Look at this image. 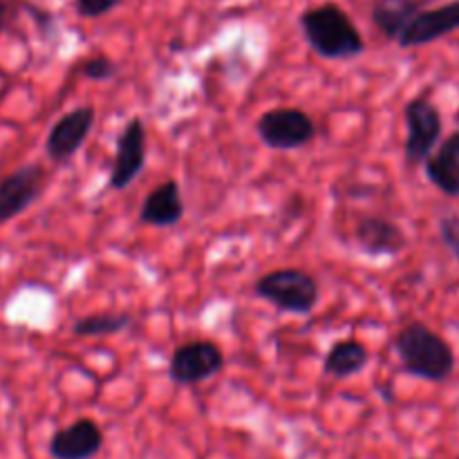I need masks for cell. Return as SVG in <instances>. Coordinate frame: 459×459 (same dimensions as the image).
Instances as JSON below:
<instances>
[{"label": "cell", "mask_w": 459, "mask_h": 459, "mask_svg": "<svg viewBox=\"0 0 459 459\" xmlns=\"http://www.w3.org/2000/svg\"><path fill=\"white\" fill-rule=\"evenodd\" d=\"M309 48L327 61L357 58L366 52V39L350 13L334 3L309 7L299 18Z\"/></svg>", "instance_id": "cell-1"}, {"label": "cell", "mask_w": 459, "mask_h": 459, "mask_svg": "<svg viewBox=\"0 0 459 459\" xmlns=\"http://www.w3.org/2000/svg\"><path fill=\"white\" fill-rule=\"evenodd\" d=\"M393 350L403 372L417 379L442 384L455 370V352L451 343L426 323L411 321L394 334Z\"/></svg>", "instance_id": "cell-2"}, {"label": "cell", "mask_w": 459, "mask_h": 459, "mask_svg": "<svg viewBox=\"0 0 459 459\" xmlns=\"http://www.w3.org/2000/svg\"><path fill=\"white\" fill-rule=\"evenodd\" d=\"M254 291L281 312L307 316L321 299V287L312 273L296 267L276 269L255 281Z\"/></svg>", "instance_id": "cell-3"}, {"label": "cell", "mask_w": 459, "mask_h": 459, "mask_svg": "<svg viewBox=\"0 0 459 459\" xmlns=\"http://www.w3.org/2000/svg\"><path fill=\"white\" fill-rule=\"evenodd\" d=\"M403 119H406V142H403V157L408 166H421L442 139V112L437 110L430 99L415 97L403 108Z\"/></svg>", "instance_id": "cell-4"}, {"label": "cell", "mask_w": 459, "mask_h": 459, "mask_svg": "<svg viewBox=\"0 0 459 459\" xmlns=\"http://www.w3.org/2000/svg\"><path fill=\"white\" fill-rule=\"evenodd\" d=\"M255 133L272 151H296L316 137V124L300 108H273L258 117Z\"/></svg>", "instance_id": "cell-5"}, {"label": "cell", "mask_w": 459, "mask_h": 459, "mask_svg": "<svg viewBox=\"0 0 459 459\" xmlns=\"http://www.w3.org/2000/svg\"><path fill=\"white\" fill-rule=\"evenodd\" d=\"M222 368L224 352L215 341H188L170 354L169 377L178 385H195L213 379Z\"/></svg>", "instance_id": "cell-6"}, {"label": "cell", "mask_w": 459, "mask_h": 459, "mask_svg": "<svg viewBox=\"0 0 459 459\" xmlns=\"http://www.w3.org/2000/svg\"><path fill=\"white\" fill-rule=\"evenodd\" d=\"M146 124H143L142 117H133V119L124 126L119 137H117L115 160H112L110 169L112 191H124V188H128L130 184L142 175L143 166H146Z\"/></svg>", "instance_id": "cell-7"}, {"label": "cell", "mask_w": 459, "mask_h": 459, "mask_svg": "<svg viewBox=\"0 0 459 459\" xmlns=\"http://www.w3.org/2000/svg\"><path fill=\"white\" fill-rule=\"evenodd\" d=\"M94 119H97L94 106H79L74 110L65 112L49 128L48 139H45V155L56 161V164L70 161L81 151L88 134L92 133Z\"/></svg>", "instance_id": "cell-8"}, {"label": "cell", "mask_w": 459, "mask_h": 459, "mask_svg": "<svg viewBox=\"0 0 459 459\" xmlns=\"http://www.w3.org/2000/svg\"><path fill=\"white\" fill-rule=\"evenodd\" d=\"M45 184L43 166L31 161L0 179V224L25 213L40 197Z\"/></svg>", "instance_id": "cell-9"}, {"label": "cell", "mask_w": 459, "mask_h": 459, "mask_svg": "<svg viewBox=\"0 0 459 459\" xmlns=\"http://www.w3.org/2000/svg\"><path fill=\"white\" fill-rule=\"evenodd\" d=\"M459 30V0L439 4L433 9H421L415 18L406 25L402 36L397 39L399 48L415 49L421 45H430L444 36Z\"/></svg>", "instance_id": "cell-10"}, {"label": "cell", "mask_w": 459, "mask_h": 459, "mask_svg": "<svg viewBox=\"0 0 459 459\" xmlns=\"http://www.w3.org/2000/svg\"><path fill=\"white\" fill-rule=\"evenodd\" d=\"M354 240L357 247L368 255H399L406 251L408 236L397 222L381 215H363L354 227Z\"/></svg>", "instance_id": "cell-11"}, {"label": "cell", "mask_w": 459, "mask_h": 459, "mask_svg": "<svg viewBox=\"0 0 459 459\" xmlns=\"http://www.w3.org/2000/svg\"><path fill=\"white\" fill-rule=\"evenodd\" d=\"M101 446L103 433L99 424L83 417L52 435L49 455L54 459H92L101 451Z\"/></svg>", "instance_id": "cell-12"}, {"label": "cell", "mask_w": 459, "mask_h": 459, "mask_svg": "<svg viewBox=\"0 0 459 459\" xmlns=\"http://www.w3.org/2000/svg\"><path fill=\"white\" fill-rule=\"evenodd\" d=\"M184 200L178 179H166L143 197L139 206V222L146 227L169 229L182 222Z\"/></svg>", "instance_id": "cell-13"}, {"label": "cell", "mask_w": 459, "mask_h": 459, "mask_svg": "<svg viewBox=\"0 0 459 459\" xmlns=\"http://www.w3.org/2000/svg\"><path fill=\"white\" fill-rule=\"evenodd\" d=\"M426 179L446 197H459V130L448 134L424 161Z\"/></svg>", "instance_id": "cell-14"}, {"label": "cell", "mask_w": 459, "mask_h": 459, "mask_svg": "<svg viewBox=\"0 0 459 459\" xmlns=\"http://www.w3.org/2000/svg\"><path fill=\"white\" fill-rule=\"evenodd\" d=\"M426 3L429 0H372L370 18L385 39L397 40L408 22L426 9Z\"/></svg>", "instance_id": "cell-15"}, {"label": "cell", "mask_w": 459, "mask_h": 459, "mask_svg": "<svg viewBox=\"0 0 459 459\" xmlns=\"http://www.w3.org/2000/svg\"><path fill=\"white\" fill-rule=\"evenodd\" d=\"M370 363V350L357 339L339 341L330 348V352L323 359V372L334 379H350L357 377L359 372L366 370Z\"/></svg>", "instance_id": "cell-16"}, {"label": "cell", "mask_w": 459, "mask_h": 459, "mask_svg": "<svg viewBox=\"0 0 459 459\" xmlns=\"http://www.w3.org/2000/svg\"><path fill=\"white\" fill-rule=\"evenodd\" d=\"M130 325L128 314H88L74 321L72 334L90 336V339H103V336H115Z\"/></svg>", "instance_id": "cell-17"}, {"label": "cell", "mask_w": 459, "mask_h": 459, "mask_svg": "<svg viewBox=\"0 0 459 459\" xmlns=\"http://www.w3.org/2000/svg\"><path fill=\"white\" fill-rule=\"evenodd\" d=\"M81 72L90 81H108L117 74V63L110 56H106V54H97V56L83 61Z\"/></svg>", "instance_id": "cell-18"}, {"label": "cell", "mask_w": 459, "mask_h": 459, "mask_svg": "<svg viewBox=\"0 0 459 459\" xmlns=\"http://www.w3.org/2000/svg\"><path fill=\"white\" fill-rule=\"evenodd\" d=\"M439 238H442L444 247L453 254V258L459 263V215L446 213L439 218Z\"/></svg>", "instance_id": "cell-19"}, {"label": "cell", "mask_w": 459, "mask_h": 459, "mask_svg": "<svg viewBox=\"0 0 459 459\" xmlns=\"http://www.w3.org/2000/svg\"><path fill=\"white\" fill-rule=\"evenodd\" d=\"M124 0H76L74 7L81 18H101L117 9Z\"/></svg>", "instance_id": "cell-20"}, {"label": "cell", "mask_w": 459, "mask_h": 459, "mask_svg": "<svg viewBox=\"0 0 459 459\" xmlns=\"http://www.w3.org/2000/svg\"><path fill=\"white\" fill-rule=\"evenodd\" d=\"M4 18H7V3H4V0H0V31H3V27H4Z\"/></svg>", "instance_id": "cell-21"}, {"label": "cell", "mask_w": 459, "mask_h": 459, "mask_svg": "<svg viewBox=\"0 0 459 459\" xmlns=\"http://www.w3.org/2000/svg\"><path fill=\"white\" fill-rule=\"evenodd\" d=\"M457 459H459V457H457Z\"/></svg>", "instance_id": "cell-22"}]
</instances>
